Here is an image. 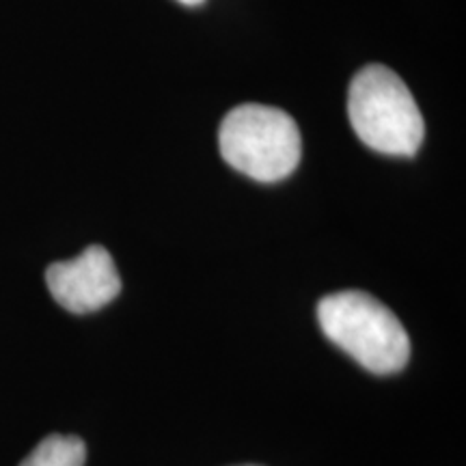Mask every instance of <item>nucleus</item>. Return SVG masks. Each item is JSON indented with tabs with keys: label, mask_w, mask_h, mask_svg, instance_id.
Returning <instances> with one entry per match:
<instances>
[{
	"label": "nucleus",
	"mask_w": 466,
	"mask_h": 466,
	"mask_svg": "<svg viewBox=\"0 0 466 466\" xmlns=\"http://www.w3.org/2000/svg\"><path fill=\"white\" fill-rule=\"evenodd\" d=\"M318 322L326 339L371 374H398L410 359V339L404 326L391 309L365 291L329 294L318 305Z\"/></svg>",
	"instance_id": "obj_1"
},
{
	"label": "nucleus",
	"mask_w": 466,
	"mask_h": 466,
	"mask_svg": "<svg viewBox=\"0 0 466 466\" xmlns=\"http://www.w3.org/2000/svg\"><path fill=\"white\" fill-rule=\"evenodd\" d=\"M350 124L367 147L389 156H412L423 143V116L401 78L384 66L354 76L348 96Z\"/></svg>",
	"instance_id": "obj_2"
},
{
	"label": "nucleus",
	"mask_w": 466,
	"mask_h": 466,
	"mask_svg": "<svg viewBox=\"0 0 466 466\" xmlns=\"http://www.w3.org/2000/svg\"><path fill=\"white\" fill-rule=\"evenodd\" d=\"M220 154L255 182H279L299 167L302 143L296 121L281 108L242 104L223 119Z\"/></svg>",
	"instance_id": "obj_3"
},
{
	"label": "nucleus",
	"mask_w": 466,
	"mask_h": 466,
	"mask_svg": "<svg viewBox=\"0 0 466 466\" xmlns=\"http://www.w3.org/2000/svg\"><path fill=\"white\" fill-rule=\"evenodd\" d=\"M46 283L66 311L85 316L100 311L121 291V279L110 253L104 247H89L78 258L56 261L46 272Z\"/></svg>",
	"instance_id": "obj_4"
},
{
	"label": "nucleus",
	"mask_w": 466,
	"mask_h": 466,
	"mask_svg": "<svg viewBox=\"0 0 466 466\" xmlns=\"http://www.w3.org/2000/svg\"><path fill=\"white\" fill-rule=\"evenodd\" d=\"M86 445L78 436L50 434L22 460L20 466H85Z\"/></svg>",
	"instance_id": "obj_5"
},
{
	"label": "nucleus",
	"mask_w": 466,
	"mask_h": 466,
	"mask_svg": "<svg viewBox=\"0 0 466 466\" xmlns=\"http://www.w3.org/2000/svg\"><path fill=\"white\" fill-rule=\"evenodd\" d=\"M179 3H184V5H199V3H203V0H179Z\"/></svg>",
	"instance_id": "obj_6"
},
{
	"label": "nucleus",
	"mask_w": 466,
	"mask_h": 466,
	"mask_svg": "<svg viewBox=\"0 0 466 466\" xmlns=\"http://www.w3.org/2000/svg\"><path fill=\"white\" fill-rule=\"evenodd\" d=\"M247 466H255V464H247Z\"/></svg>",
	"instance_id": "obj_7"
}]
</instances>
